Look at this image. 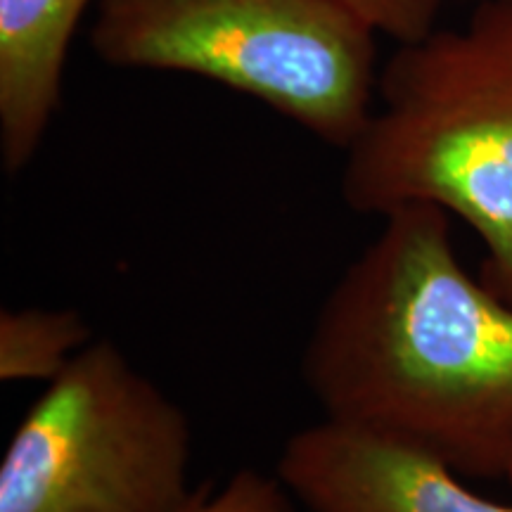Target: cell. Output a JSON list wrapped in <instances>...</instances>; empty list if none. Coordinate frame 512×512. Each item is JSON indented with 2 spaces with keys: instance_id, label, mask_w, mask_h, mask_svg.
I'll return each mask as SVG.
<instances>
[{
  "instance_id": "cell-6",
  "label": "cell",
  "mask_w": 512,
  "mask_h": 512,
  "mask_svg": "<svg viewBox=\"0 0 512 512\" xmlns=\"http://www.w3.org/2000/svg\"><path fill=\"white\" fill-rule=\"evenodd\" d=\"M98 0H0V162L17 176L62 102L69 48Z\"/></svg>"
},
{
  "instance_id": "cell-4",
  "label": "cell",
  "mask_w": 512,
  "mask_h": 512,
  "mask_svg": "<svg viewBox=\"0 0 512 512\" xmlns=\"http://www.w3.org/2000/svg\"><path fill=\"white\" fill-rule=\"evenodd\" d=\"M188 413L112 339L34 401L0 463V512H178L192 496Z\"/></svg>"
},
{
  "instance_id": "cell-5",
  "label": "cell",
  "mask_w": 512,
  "mask_h": 512,
  "mask_svg": "<svg viewBox=\"0 0 512 512\" xmlns=\"http://www.w3.org/2000/svg\"><path fill=\"white\" fill-rule=\"evenodd\" d=\"M275 475L309 512H512L430 453L330 418L285 441Z\"/></svg>"
},
{
  "instance_id": "cell-1",
  "label": "cell",
  "mask_w": 512,
  "mask_h": 512,
  "mask_svg": "<svg viewBox=\"0 0 512 512\" xmlns=\"http://www.w3.org/2000/svg\"><path fill=\"white\" fill-rule=\"evenodd\" d=\"M302 377L323 418L439 458L460 477L512 465V304L460 264L451 214L408 204L313 318Z\"/></svg>"
},
{
  "instance_id": "cell-3",
  "label": "cell",
  "mask_w": 512,
  "mask_h": 512,
  "mask_svg": "<svg viewBox=\"0 0 512 512\" xmlns=\"http://www.w3.org/2000/svg\"><path fill=\"white\" fill-rule=\"evenodd\" d=\"M377 36L332 0H98L102 62L209 79L337 150L377 98Z\"/></svg>"
},
{
  "instance_id": "cell-10",
  "label": "cell",
  "mask_w": 512,
  "mask_h": 512,
  "mask_svg": "<svg viewBox=\"0 0 512 512\" xmlns=\"http://www.w3.org/2000/svg\"><path fill=\"white\" fill-rule=\"evenodd\" d=\"M505 482H508V484L512 486V465H510V470L505 472Z\"/></svg>"
},
{
  "instance_id": "cell-7",
  "label": "cell",
  "mask_w": 512,
  "mask_h": 512,
  "mask_svg": "<svg viewBox=\"0 0 512 512\" xmlns=\"http://www.w3.org/2000/svg\"><path fill=\"white\" fill-rule=\"evenodd\" d=\"M93 342L91 328L72 309L0 311V380H55Z\"/></svg>"
},
{
  "instance_id": "cell-9",
  "label": "cell",
  "mask_w": 512,
  "mask_h": 512,
  "mask_svg": "<svg viewBox=\"0 0 512 512\" xmlns=\"http://www.w3.org/2000/svg\"><path fill=\"white\" fill-rule=\"evenodd\" d=\"M332 3L373 29L377 36L392 38L396 46H401L437 29L444 0H332Z\"/></svg>"
},
{
  "instance_id": "cell-2",
  "label": "cell",
  "mask_w": 512,
  "mask_h": 512,
  "mask_svg": "<svg viewBox=\"0 0 512 512\" xmlns=\"http://www.w3.org/2000/svg\"><path fill=\"white\" fill-rule=\"evenodd\" d=\"M344 155L354 214L458 216L486 249L482 280L512 304V0H479L463 27L396 46Z\"/></svg>"
},
{
  "instance_id": "cell-8",
  "label": "cell",
  "mask_w": 512,
  "mask_h": 512,
  "mask_svg": "<svg viewBox=\"0 0 512 512\" xmlns=\"http://www.w3.org/2000/svg\"><path fill=\"white\" fill-rule=\"evenodd\" d=\"M292 501L278 475L271 477L245 467L219 489L204 484L192 491L178 512H292Z\"/></svg>"
}]
</instances>
